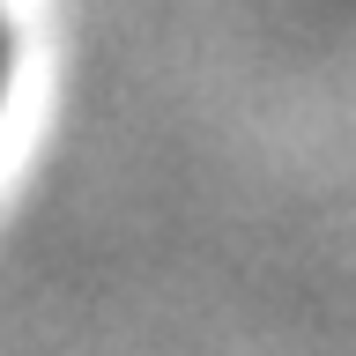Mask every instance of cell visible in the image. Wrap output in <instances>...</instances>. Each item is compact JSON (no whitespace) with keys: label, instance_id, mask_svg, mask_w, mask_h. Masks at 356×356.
Returning <instances> with one entry per match:
<instances>
[{"label":"cell","instance_id":"obj_1","mask_svg":"<svg viewBox=\"0 0 356 356\" xmlns=\"http://www.w3.org/2000/svg\"><path fill=\"white\" fill-rule=\"evenodd\" d=\"M0 89H8V30H0Z\"/></svg>","mask_w":356,"mask_h":356}]
</instances>
